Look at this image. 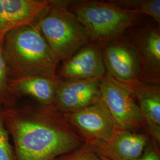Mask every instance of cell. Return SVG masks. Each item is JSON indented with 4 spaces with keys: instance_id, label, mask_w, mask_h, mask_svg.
Here are the masks:
<instances>
[{
    "instance_id": "obj_1",
    "label": "cell",
    "mask_w": 160,
    "mask_h": 160,
    "mask_svg": "<svg viewBox=\"0 0 160 160\" xmlns=\"http://www.w3.org/2000/svg\"><path fill=\"white\" fill-rule=\"evenodd\" d=\"M2 112L16 160H53L85 142L54 106L14 105Z\"/></svg>"
},
{
    "instance_id": "obj_2",
    "label": "cell",
    "mask_w": 160,
    "mask_h": 160,
    "mask_svg": "<svg viewBox=\"0 0 160 160\" xmlns=\"http://www.w3.org/2000/svg\"><path fill=\"white\" fill-rule=\"evenodd\" d=\"M1 46L10 80L32 75L58 77L59 61L35 24L10 31Z\"/></svg>"
},
{
    "instance_id": "obj_3",
    "label": "cell",
    "mask_w": 160,
    "mask_h": 160,
    "mask_svg": "<svg viewBox=\"0 0 160 160\" xmlns=\"http://www.w3.org/2000/svg\"><path fill=\"white\" fill-rule=\"evenodd\" d=\"M68 8L86 30L90 42L102 48L118 40L126 30L138 25L142 15L109 1H76Z\"/></svg>"
},
{
    "instance_id": "obj_4",
    "label": "cell",
    "mask_w": 160,
    "mask_h": 160,
    "mask_svg": "<svg viewBox=\"0 0 160 160\" xmlns=\"http://www.w3.org/2000/svg\"><path fill=\"white\" fill-rule=\"evenodd\" d=\"M34 24L59 62L71 57L90 42L84 27L65 1H52Z\"/></svg>"
},
{
    "instance_id": "obj_5",
    "label": "cell",
    "mask_w": 160,
    "mask_h": 160,
    "mask_svg": "<svg viewBox=\"0 0 160 160\" xmlns=\"http://www.w3.org/2000/svg\"><path fill=\"white\" fill-rule=\"evenodd\" d=\"M101 102L117 129L137 131L144 127L137 101L131 92L108 73L100 80Z\"/></svg>"
},
{
    "instance_id": "obj_6",
    "label": "cell",
    "mask_w": 160,
    "mask_h": 160,
    "mask_svg": "<svg viewBox=\"0 0 160 160\" xmlns=\"http://www.w3.org/2000/svg\"><path fill=\"white\" fill-rule=\"evenodd\" d=\"M63 115L85 142L92 147L108 141L116 129L101 100L84 109Z\"/></svg>"
},
{
    "instance_id": "obj_7",
    "label": "cell",
    "mask_w": 160,
    "mask_h": 160,
    "mask_svg": "<svg viewBox=\"0 0 160 160\" xmlns=\"http://www.w3.org/2000/svg\"><path fill=\"white\" fill-rule=\"evenodd\" d=\"M100 80H62L58 86L54 107L62 114L84 109L101 100Z\"/></svg>"
},
{
    "instance_id": "obj_8",
    "label": "cell",
    "mask_w": 160,
    "mask_h": 160,
    "mask_svg": "<svg viewBox=\"0 0 160 160\" xmlns=\"http://www.w3.org/2000/svg\"><path fill=\"white\" fill-rule=\"evenodd\" d=\"M102 48L106 73L123 84L140 80L141 69L139 59L130 42L119 39Z\"/></svg>"
},
{
    "instance_id": "obj_9",
    "label": "cell",
    "mask_w": 160,
    "mask_h": 160,
    "mask_svg": "<svg viewBox=\"0 0 160 160\" xmlns=\"http://www.w3.org/2000/svg\"><path fill=\"white\" fill-rule=\"evenodd\" d=\"M131 44L139 59L140 81L155 86L160 84V32L157 27L140 30Z\"/></svg>"
},
{
    "instance_id": "obj_10",
    "label": "cell",
    "mask_w": 160,
    "mask_h": 160,
    "mask_svg": "<svg viewBox=\"0 0 160 160\" xmlns=\"http://www.w3.org/2000/svg\"><path fill=\"white\" fill-rule=\"evenodd\" d=\"M48 0H0V43L8 32L34 24L50 6Z\"/></svg>"
},
{
    "instance_id": "obj_11",
    "label": "cell",
    "mask_w": 160,
    "mask_h": 160,
    "mask_svg": "<svg viewBox=\"0 0 160 160\" xmlns=\"http://www.w3.org/2000/svg\"><path fill=\"white\" fill-rule=\"evenodd\" d=\"M106 73L102 48L88 43L63 61L60 74L62 80H101Z\"/></svg>"
},
{
    "instance_id": "obj_12",
    "label": "cell",
    "mask_w": 160,
    "mask_h": 160,
    "mask_svg": "<svg viewBox=\"0 0 160 160\" xmlns=\"http://www.w3.org/2000/svg\"><path fill=\"white\" fill-rule=\"evenodd\" d=\"M148 142L145 133L116 128L108 141L92 148L110 160H136L142 155Z\"/></svg>"
},
{
    "instance_id": "obj_13",
    "label": "cell",
    "mask_w": 160,
    "mask_h": 160,
    "mask_svg": "<svg viewBox=\"0 0 160 160\" xmlns=\"http://www.w3.org/2000/svg\"><path fill=\"white\" fill-rule=\"evenodd\" d=\"M123 84V83H122ZM137 101L143 119L144 127L158 146L160 142V87L137 80L123 84Z\"/></svg>"
},
{
    "instance_id": "obj_14",
    "label": "cell",
    "mask_w": 160,
    "mask_h": 160,
    "mask_svg": "<svg viewBox=\"0 0 160 160\" xmlns=\"http://www.w3.org/2000/svg\"><path fill=\"white\" fill-rule=\"evenodd\" d=\"M61 80L57 77L32 75L10 80L9 86L16 96H26L44 106H54V100Z\"/></svg>"
},
{
    "instance_id": "obj_15",
    "label": "cell",
    "mask_w": 160,
    "mask_h": 160,
    "mask_svg": "<svg viewBox=\"0 0 160 160\" xmlns=\"http://www.w3.org/2000/svg\"><path fill=\"white\" fill-rule=\"evenodd\" d=\"M111 2L122 8L141 15L149 16L160 24V0H122L111 1Z\"/></svg>"
},
{
    "instance_id": "obj_16",
    "label": "cell",
    "mask_w": 160,
    "mask_h": 160,
    "mask_svg": "<svg viewBox=\"0 0 160 160\" xmlns=\"http://www.w3.org/2000/svg\"><path fill=\"white\" fill-rule=\"evenodd\" d=\"M10 76L0 43V104L2 108L14 106V96L9 86Z\"/></svg>"
},
{
    "instance_id": "obj_17",
    "label": "cell",
    "mask_w": 160,
    "mask_h": 160,
    "mask_svg": "<svg viewBox=\"0 0 160 160\" xmlns=\"http://www.w3.org/2000/svg\"><path fill=\"white\" fill-rule=\"evenodd\" d=\"M2 109V108H0V160H16L13 147L10 142Z\"/></svg>"
},
{
    "instance_id": "obj_18",
    "label": "cell",
    "mask_w": 160,
    "mask_h": 160,
    "mask_svg": "<svg viewBox=\"0 0 160 160\" xmlns=\"http://www.w3.org/2000/svg\"><path fill=\"white\" fill-rule=\"evenodd\" d=\"M53 160H100V158L94 149L84 142L79 148Z\"/></svg>"
},
{
    "instance_id": "obj_19",
    "label": "cell",
    "mask_w": 160,
    "mask_h": 160,
    "mask_svg": "<svg viewBox=\"0 0 160 160\" xmlns=\"http://www.w3.org/2000/svg\"><path fill=\"white\" fill-rule=\"evenodd\" d=\"M136 160H160L158 145L153 141L148 143L142 155Z\"/></svg>"
},
{
    "instance_id": "obj_20",
    "label": "cell",
    "mask_w": 160,
    "mask_h": 160,
    "mask_svg": "<svg viewBox=\"0 0 160 160\" xmlns=\"http://www.w3.org/2000/svg\"><path fill=\"white\" fill-rule=\"evenodd\" d=\"M99 155V158H100V160H110L109 158H107V157H104V156H103V155Z\"/></svg>"
},
{
    "instance_id": "obj_21",
    "label": "cell",
    "mask_w": 160,
    "mask_h": 160,
    "mask_svg": "<svg viewBox=\"0 0 160 160\" xmlns=\"http://www.w3.org/2000/svg\"><path fill=\"white\" fill-rule=\"evenodd\" d=\"M2 108V106H1V104H0V108Z\"/></svg>"
}]
</instances>
